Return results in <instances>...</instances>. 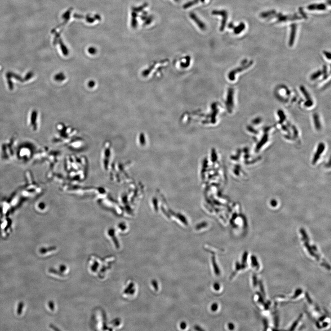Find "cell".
Returning a JSON list of instances; mask_svg holds the SVG:
<instances>
[{"label": "cell", "mask_w": 331, "mask_h": 331, "mask_svg": "<svg viewBox=\"0 0 331 331\" xmlns=\"http://www.w3.org/2000/svg\"><path fill=\"white\" fill-rule=\"evenodd\" d=\"M28 125L29 127L34 130L39 129L40 127V118L38 111L33 110L28 116Z\"/></svg>", "instance_id": "1"}, {"label": "cell", "mask_w": 331, "mask_h": 331, "mask_svg": "<svg viewBox=\"0 0 331 331\" xmlns=\"http://www.w3.org/2000/svg\"><path fill=\"white\" fill-rule=\"evenodd\" d=\"M212 14L214 15H220L222 17L223 19L222 21V23L221 24L220 31H224L226 25V21H227V17H228V13L225 10H213L212 13Z\"/></svg>", "instance_id": "2"}, {"label": "cell", "mask_w": 331, "mask_h": 331, "mask_svg": "<svg viewBox=\"0 0 331 331\" xmlns=\"http://www.w3.org/2000/svg\"><path fill=\"white\" fill-rule=\"evenodd\" d=\"M190 18L197 24V25H198L199 27L200 28L201 30L202 31H204L205 30L206 28V25L205 24L203 23V22L201 21L197 17V15L195 14V13H190Z\"/></svg>", "instance_id": "3"}, {"label": "cell", "mask_w": 331, "mask_h": 331, "mask_svg": "<svg viewBox=\"0 0 331 331\" xmlns=\"http://www.w3.org/2000/svg\"><path fill=\"white\" fill-rule=\"evenodd\" d=\"M292 27V31L291 33L290 38L289 40V46H292L293 45V43H294V40L295 39V35H296V25L295 24H293L291 26Z\"/></svg>", "instance_id": "4"}, {"label": "cell", "mask_w": 331, "mask_h": 331, "mask_svg": "<svg viewBox=\"0 0 331 331\" xmlns=\"http://www.w3.org/2000/svg\"><path fill=\"white\" fill-rule=\"evenodd\" d=\"M314 126L317 130H320L321 128V123L319 120V116L317 114L314 115Z\"/></svg>", "instance_id": "5"}, {"label": "cell", "mask_w": 331, "mask_h": 331, "mask_svg": "<svg viewBox=\"0 0 331 331\" xmlns=\"http://www.w3.org/2000/svg\"><path fill=\"white\" fill-rule=\"evenodd\" d=\"M308 9L309 10H325L326 9V6L324 4H319V5H311L308 7Z\"/></svg>", "instance_id": "6"}, {"label": "cell", "mask_w": 331, "mask_h": 331, "mask_svg": "<svg viewBox=\"0 0 331 331\" xmlns=\"http://www.w3.org/2000/svg\"><path fill=\"white\" fill-rule=\"evenodd\" d=\"M300 90L302 92L303 94V95H304V97H305V98H306V99H307V100H311V99L310 97V95H309V93H308V92L306 91V90L305 89V88H304V87L303 86H301L300 88Z\"/></svg>", "instance_id": "7"}, {"label": "cell", "mask_w": 331, "mask_h": 331, "mask_svg": "<svg viewBox=\"0 0 331 331\" xmlns=\"http://www.w3.org/2000/svg\"><path fill=\"white\" fill-rule=\"evenodd\" d=\"M212 263L213 265V267H214V271H215V273L216 275H219L220 274V269H219V267H218V265H217V264H216V261H215V257L213 256L212 257Z\"/></svg>", "instance_id": "8"}, {"label": "cell", "mask_w": 331, "mask_h": 331, "mask_svg": "<svg viewBox=\"0 0 331 331\" xmlns=\"http://www.w3.org/2000/svg\"><path fill=\"white\" fill-rule=\"evenodd\" d=\"M245 28V24L244 23H241L239 26L237 27H235L234 28V32L235 33L237 34L240 33Z\"/></svg>", "instance_id": "9"}, {"label": "cell", "mask_w": 331, "mask_h": 331, "mask_svg": "<svg viewBox=\"0 0 331 331\" xmlns=\"http://www.w3.org/2000/svg\"><path fill=\"white\" fill-rule=\"evenodd\" d=\"M322 72L320 70L317 71V72H315V73L313 74L311 76L310 78L312 80H314L316 79L319 78V77L322 75Z\"/></svg>", "instance_id": "10"}, {"label": "cell", "mask_w": 331, "mask_h": 331, "mask_svg": "<svg viewBox=\"0 0 331 331\" xmlns=\"http://www.w3.org/2000/svg\"><path fill=\"white\" fill-rule=\"evenodd\" d=\"M65 78V76L64 74L62 73H59V74H57L55 76V80L56 81H62V80H64Z\"/></svg>", "instance_id": "11"}, {"label": "cell", "mask_w": 331, "mask_h": 331, "mask_svg": "<svg viewBox=\"0 0 331 331\" xmlns=\"http://www.w3.org/2000/svg\"><path fill=\"white\" fill-rule=\"evenodd\" d=\"M278 115L279 116H280V123H282L283 121H284L285 119V116L284 115V113L281 111V110H279L278 111Z\"/></svg>", "instance_id": "12"}, {"label": "cell", "mask_w": 331, "mask_h": 331, "mask_svg": "<svg viewBox=\"0 0 331 331\" xmlns=\"http://www.w3.org/2000/svg\"><path fill=\"white\" fill-rule=\"evenodd\" d=\"M218 305L217 303H214L212 305L211 310L213 311H216L218 310Z\"/></svg>", "instance_id": "13"}, {"label": "cell", "mask_w": 331, "mask_h": 331, "mask_svg": "<svg viewBox=\"0 0 331 331\" xmlns=\"http://www.w3.org/2000/svg\"><path fill=\"white\" fill-rule=\"evenodd\" d=\"M261 119L260 118H256L254 120H253V123L254 124H257L261 122Z\"/></svg>", "instance_id": "14"}, {"label": "cell", "mask_w": 331, "mask_h": 331, "mask_svg": "<svg viewBox=\"0 0 331 331\" xmlns=\"http://www.w3.org/2000/svg\"><path fill=\"white\" fill-rule=\"evenodd\" d=\"M152 283V285H153V287H154L155 289H156V290H157L158 288L157 282H156V280H153Z\"/></svg>", "instance_id": "15"}, {"label": "cell", "mask_w": 331, "mask_h": 331, "mask_svg": "<svg viewBox=\"0 0 331 331\" xmlns=\"http://www.w3.org/2000/svg\"><path fill=\"white\" fill-rule=\"evenodd\" d=\"M213 287H214V289L216 290V291L220 290V285L218 283H215L213 285Z\"/></svg>", "instance_id": "16"}, {"label": "cell", "mask_w": 331, "mask_h": 331, "mask_svg": "<svg viewBox=\"0 0 331 331\" xmlns=\"http://www.w3.org/2000/svg\"><path fill=\"white\" fill-rule=\"evenodd\" d=\"M180 328L182 329H184L186 327V323L185 322H182L180 325Z\"/></svg>", "instance_id": "17"}, {"label": "cell", "mask_w": 331, "mask_h": 331, "mask_svg": "<svg viewBox=\"0 0 331 331\" xmlns=\"http://www.w3.org/2000/svg\"><path fill=\"white\" fill-rule=\"evenodd\" d=\"M323 53H324L326 57L328 59L330 60V59H331V54H330V53H328V52H325V51H324Z\"/></svg>", "instance_id": "18"}, {"label": "cell", "mask_w": 331, "mask_h": 331, "mask_svg": "<svg viewBox=\"0 0 331 331\" xmlns=\"http://www.w3.org/2000/svg\"><path fill=\"white\" fill-rule=\"evenodd\" d=\"M229 328H230V329H231V330H233V329H234V325L232 323H230L229 324Z\"/></svg>", "instance_id": "19"}, {"label": "cell", "mask_w": 331, "mask_h": 331, "mask_svg": "<svg viewBox=\"0 0 331 331\" xmlns=\"http://www.w3.org/2000/svg\"><path fill=\"white\" fill-rule=\"evenodd\" d=\"M94 82H93V81H90V82L89 83V86H91V87H92L93 86H94Z\"/></svg>", "instance_id": "20"}, {"label": "cell", "mask_w": 331, "mask_h": 331, "mask_svg": "<svg viewBox=\"0 0 331 331\" xmlns=\"http://www.w3.org/2000/svg\"><path fill=\"white\" fill-rule=\"evenodd\" d=\"M175 1L176 2H179L180 0H175Z\"/></svg>", "instance_id": "21"}]
</instances>
